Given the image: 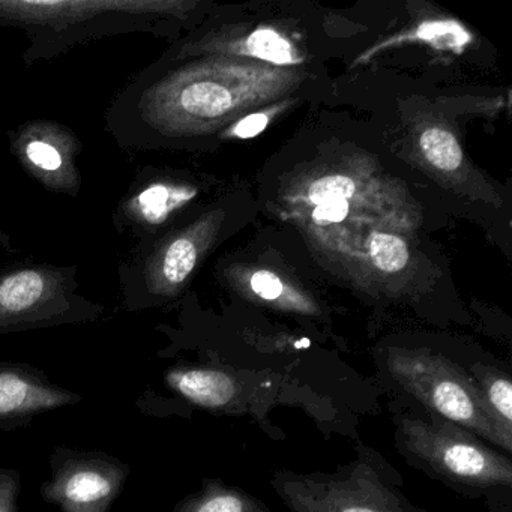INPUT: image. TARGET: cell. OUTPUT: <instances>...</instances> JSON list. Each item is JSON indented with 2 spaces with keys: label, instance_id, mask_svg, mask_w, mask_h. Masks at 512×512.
I'll return each instance as SVG.
<instances>
[{
  "label": "cell",
  "instance_id": "obj_1",
  "mask_svg": "<svg viewBox=\"0 0 512 512\" xmlns=\"http://www.w3.org/2000/svg\"><path fill=\"white\" fill-rule=\"evenodd\" d=\"M191 5L173 0H0V29L25 32L28 67L118 35H164Z\"/></svg>",
  "mask_w": 512,
  "mask_h": 512
},
{
  "label": "cell",
  "instance_id": "obj_2",
  "mask_svg": "<svg viewBox=\"0 0 512 512\" xmlns=\"http://www.w3.org/2000/svg\"><path fill=\"white\" fill-rule=\"evenodd\" d=\"M394 446L413 469L470 499L502 506L512 493L511 455L454 422L391 401Z\"/></svg>",
  "mask_w": 512,
  "mask_h": 512
},
{
  "label": "cell",
  "instance_id": "obj_3",
  "mask_svg": "<svg viewBox=\"0 0 512 512\" xmlns=\"http://www.w3.org/2000/svg\"><path fill=\"white\" fill-rule=\"evenodd\" d=\"M380 385L391 401L418 407L472 431L505 454L512 433L491 415L466 368L442 355L394 350L379 362Z\"/></svg>",
  "mask_w": 512,
  "mask_h": 512
},
{
  "label": "cell",
  "instance_id": "obj_4",
  "mask_svg": "<svg viewBox=\"0 0 512 512\" xmlns=\"http://www.w3.org/2000/svg\"><path fill=\"white\" fill-rule=\"evenodd\" d=\"M271 487L290 512H430L404 494L397 467L362 442L332 472L274 470Z\"/></svg>",
  "mask_w": 512,
  "mask_h": 512
},
{
  "label": "cell",
  "instance_id": "obj_5",
  "mask_svg": "<svg viewBox=\"0 0 512 512\" xmlns=\"http://www.w3.org/2000/svg\"><path fill=\"white\" fill-rule=\"evenodd\" d=\"M104 313L80 293L76 265L25 260L0 268V335L94 323Z\"/></svg>",
  "mask_w": 512,
  "mask_h": 512
},
{
  "label": "cell",
  "instance_id": "obj_6",
  "mask_svg": "<svg viewBox=\"0 0 512 512\" xmlns=\"http://www.w3.org/2000/svg\"><path fill=\"white\" fill-rule=\"evenodd\" d=\"M49 466L40 494L61 512L112 511L131 473L127 461L109 452L65 445L53 448Z\"/></svg>",
  "mask_w": 512,
  "mask_h": 512
},
{
  "label": "cell",
  "instance_id": "obj_7",
  "mask_svg": "<svg viewBox=\"0 0 512 512\" xmlns=\"http://www.w3.org/2000/svg\"><path fill=\"white\" fill-rule=\"evenodd\" d=\"M17 163L49 193L79 197L83 143L76 131L53 119H31L7 133Z\"/></svg>",
  "mask_w": 512,
  "mask_h": 512
},
{
  "label": "cell",
  "instance_id": "obj_8",
  "mask_svg": "<svg viewBox=\"0 0 512 512\" xmlns=\"http://www.w3.org/2000/svg\"><path fill=\"white\" fill-rule=\"evenodd\" d=\"M167 391L182 403L206 410L214 415H251L263 422L260 403L265 397L259 391L274 385L272 379L248 377L223 367L212 365L176 364L163 374Z\"/></svg>",
  "mask_w": 512,
  "mask_h": 512
},
{
  "label": "cell",
  "instance_id": "obj_9",
  "mask_svg": "<svg viewBox=\"0 0 512 512\" xmlns=\"http://www.w3.org/2000/svg\"><path fill=\"white\" fill-rule=\"evenodd\" d=\"M193 185L152 167L137 173L115 211L113 226L121 235L139 242L167 232L170 221L196 197Z\"/></svg>",
  "mask_w": 512,
  "mask_h": 512
},
{
  "label": "cell",
  "instance_id": "obj_10",
  "mask_svg": "<svg viewBox=\"0 0 512 512\" xmlns=\"http://www.w3.org/2000/svg\"><path fill=\"white\" fill-rule=\"evenodd\" d=\"M82 401V394L62 388L40 367L0 361V431L29 427L37 416Z\"/></svg>",
  "mask_w": 512,
  "mask_h": 512
},
{
  "label": "cell",
  "instance_id": "obj_11",
  "mask_svg": "<svg viewBox=\"0 0 512 512\" xmlns=\"http://www.w3.org/2000/svg\"><path fill=\"white\" fill-rule=\"evenodd\" d=\"M173 512H275L262 499L218 478L202 479L199 490L182 497Z\"/></svg>",
  "mask_w": 512,
  "mask_h": 512
},
{
  "label": "cell",
  "instance_id": "obj_12",
  "mask_svg": "<svg viewBox=\"0 0 512 512\" xmlns=\"http://www.w3.org/2000/svg\"><path fill=\"white\" fill-rule=\"evenodd\" d=\"M466 368L479 389L485 406L506 431L512 433V379L499 367L473 364Z\"/></svg>",
  "mask_w": 512,
  "mask_h": 512
},
{
  "label": "cell",
  "instance_id": "obj_13",
  "mask_svg": "<svg viewBox=\"0 0 512 512\" xmlns=\"http://www.w3.org/2000/svg\"><path fill=\"white\" fill-rule=\"evenodd\" d=\"M425 158L443 172L457 170L463 163V152L455 137L449 131L430 128L419 140Z\"/></svg>",
  "mask_w": 512,
  "mask_h": 512
},
{
  "label": "cell",
  "instance_id": "obj_14",
  "mask_svg": "<svg viewBox=\"0 0 512 512\" xmlns=\"http://www.w3.org/2000/svg\"><path fill=\"white\" fill-rule=\"evenodd\" d=\"M370 256L380 271L398 272L407 265L409 251L406 242L398 236L373 233L370 238Z\"/></svg>",
  "mask_w": 512,
  "mask_h": 512
},
{
  "label": "cell",
  "instance_id": "obj_15",
  "mask_svg": "<svg viewBox=\"0 0 512 512\" xmlns=\"http://www.w3.org/2000/svg\"><path fill=\"white\" fill-rule=\"evenodd\" d=\"M247 50L250 55L274 64L293 62L292 49L286 40L271 29H259L248 37Z\"/></svg>",
  "mask_w": 512,
  "mask_h": 512
},
{
  "label": "cell",
  "instance_id": "obj_16",
  "mask_svg": "<svg viewBox=\"0 0 512 512\" xmlns=\"http://www.w3.org/2000/svg\"><path fill=\"white\" fill-rule=\"evenodd\" d=\"M355 190L352 179L346 176H326L311 185L308 196L314 205L320 206L323 203L338 202V200L347 202Z\"/></svg>",
  "mask_w": 512,
  "mask_h": 512
},
{
  "label": "cell",
  "instance_id": "obj_17",
  "mask_svg": "<svg viewBox=\"0 0 512 512\" xmlns=\"http://www.w3.org/2000/svg\"><path fill=\"white\" fill-rule=\"evenodd\" d=\"M22 473L10 467H0V512H19Z\"/></svg>",
  "mask_w": 512,
  "mask_h": 512
},
{
  "label": "cell",
  "instance_id": "obj_18",
  "mask_svg": "<svg viewBox=\"0 0 512 512\" xmlns=\"http://www.w3.org/2000/svg\"><path fill=\"white\" fill-rule=\"evenodd\" d=\"M251 289L260 298L266 299V301H275L280 298L284 287L277 275L268 271H260L251 278Z\"/></svg>",
  "mask_w": 512,
  "mask_h": 512
},
{
  "label": "cell",
  "instance_id": "obj_19",
  "mask_svg": "<svg viewBox=\"0 0 512 512\" xmlns=\"http://www.w3.org/2000/svg\"><path fill=\"white\" fill-rule=\"evenodd\" d=\"M349 214V203L344 200L338 202L323 203L317 206L313 212V220L319 224L340 223Z\"/></svg>",
  "mask_w": 512,
  "mask_h": 512
},
{
  "label": "cell",
  "instance_id": "obj_20",
  "mask_svg": "<svg viewBox=\"0 0 512 512\" xmlns=\"http://www.w3.org/2000/svg\"><path fill=\"white\" fill-rule=\"evenodd\" d=\"M268 116L263 113H256V115L247 116L242 119L235 128V134L241 139H250V137H256L257 134L262 133L268 125Z\"/></svg>",
  "mask_w": 512,
  "mask_h": 512
}]
</instances>
